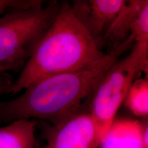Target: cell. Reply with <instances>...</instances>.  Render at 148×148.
<instances>
[{
    "label": "cell",
    "mask_w": 148,
    "mask_h": 148,
    "mask_svg": "<svg viewBox=\"0 0 148 148\" xmlns=\"http://www.w3.org/2000/svg\"><path fill=\"white\" fill-rule=\"evenodd\" d=\"M135 40L130 35L100 60L75 71L42 78L10 100L0 102V123L18 119H45L52 124L81 112L110 66Z\"/></svg>",
    "instance_id": "obj_1"
},
{
    "label": "cell",
    "mask_w": 148,
    "mask_h": 148,
    "mask_svg": "<svg viewBox=\"0 0 148 148\" xmlns=\"http://www.w3.org/2000/svg\"><path fill=\"white\" fill-rule=\"evenodd\" d=\"M105 55L74 14L71 5L62 3L55 21L12 83L8 92L16 95L40 79L81 69Z\"/></svg>",
    "instance_id": "obj_2"
},
{
    "label": "cell",
    "mask_w": 148,
    "mask_h": 148,
    "mask_svg": "<svg viewBox=\"0 0 148 148\" xmlns=\"http://www.w3.org/2000/svg\"><path fill=\"white\" fill-rule=\"evenodd\" d=\"M61 5L42 1L0 15V67L5 71L24 66L60 12Z\"/></svg>",
    "instance_id": "obj_3"
},
{
    "label": "cell",
    "mask_w": 148,
    "mask_h": 148,
    "mask_svg": "<svg viewBox=\"0 0 148 148\" xmlns=\"http://www.w3.org/2000/svg\"><path fill=\"white\" fill-rule=\"evenodd\" d=\"M147 69L148 43L135 42L129 54L114 62L105 74L91 98L89 111L101 139L115 119L133 82L142 72L147 73Z\"/></svg>",
    "instance_id": "obj_4"
},
{
    "label": "cell",
    "mask_w": 148,
    "mask_h": 148,
    "mask_svg": "<svg viewBox=\"0 0 148 148\" xmlns=\"http://www.w3.org/2000/svg\"><path fill=\"white\" fill-rule=\"evenodd\" d=\"M49 148H98L101 136L90 112L74 114L46 130Z\"/></svg>",
    "instance_id": "obj_5"
},
{
    "label": "cell",
    "mask_w": 148,
    "mask_h": 148,
    "mask_svg": "<svg viewBox=\"0 0 148 148\" xmlns=\"http://www.w3.org/2000/svg\"><path fill=\"white\" fill-rule=\"evenodd\" d=\"M125 2V0H78L74 1L71 7L99 47V40Z\"/></svg>",
    "instance_id": "obj_6"
},
{
    "label": "cell",
    "mask_w": 148,
    "mask_h": 148,
    "mask_svg": "<svg viewBox=\"0 0 148 148\" xmlns=\"http://www.w3.org/2000/svg\"><path fill=\"white\" fill-rule=\"evenodd\" d=\"M147 136V122L142 124L136 120L114 119L99 148H143Z\"/></svg>",
    "instance_id": "obj_7"
},
{
    "label": "cell",
    "mask_w": 148,
    "mask_h": 148,
    "mask_svg": "<svg viewBox=\"0 0 148 148\" xmlns=\"http://www.w3.org/2000/svg\"><path fill=\"white\" fill-rule=\"evenodd\" d=\"M147 5V0L126 1L106 29L102 39L112 43L113 48L124 41L130 34L136 18Z\"/></svg>",
    "instance_id": "obj_8"
},
{
    "label": "cell",
    "mask_w": 148,
    "mask_h": 148,
    "mask_svg": "<svg viewBox=\"0 0 148 148\" xmlns=\"http://www.w3.org/2000/svg\"><path fill=\"white\" fill-rule=\"evenodd\" d=\"M36 123L18 119L0 127V148H35Z\"/></svg>",
    "instance_id": "obj_9"
},
{
    "label": "cell",
    "mask_w": 148,
    "mask_h": 148,
    "mask_svg": "<svg viewBox=\"0 0 148 148\" xmlns=\"http://www.w3.org/2000/svg\"><path fill=\"white\" fill-rule=\"evenodd\" d=\"M123 102L126 108L138 117H147L148 114V80L137 78L125 96Z\"/></svg>",
    "instance_id": "obj_10"
},
{
    "label": "cell",
    "mask_w": 148,
    "mask_h": 148,
    "mask_svg": "<svg viewBox=\"0 0 148 148\" xmlns=\"http://www.w3.org/2000/svg\"><path fill=\"white\" fill-rule=\"evenodd\" d=\"M135 42L148 43V5L136 18L130 29V34Z\"/></svg>",
    "instance_id": "obj_11"
},
{
    "label": "cell",
    "mask_w": 148,
    "mask_h": 148,
    "mask_svg": "<svg viewBox=\"0 0 148 148\" xmlns=\"http://www.w3.org/2000/svg\"><path fill=\"white\" fill-rule=\"evenodd\" d=\"M38 0H0V15L5 13L8 10H15L31 6L38 2Z\"/></svg>",
    "instance_id": "obj_12"
},
{
    "label": "cell",
    "mask_w": 148,
    "mask_h": 148,
    "mask_svg": "<svg viewBox=\"0 0 148 148\" xmlns=\"http://www.w3.org/2000/svg\"><path fill=\"white\" fill-rule=\"evenodd\" d=\"M12 82L8 77L2 75V73L0 74V95L5 92H8Z\"/></svg>",
    "instance_id": "obj_13"
},
{
    "label": "cell",
    "mask_w": 148,
    "mask_h": 148,
    "mask_svg": "<svg viewBox=\"0 0 148 148\" xmlns=\"http://www.w3.org/2000/svg\"><path fill=\"white\" fill-rule=\"evenodd\" d=\"M4 72H5V71L3 69H2V68H1L0 67V74H1V73H4Z\"/></svg>",
    "instance_id": "obj_14"
},
{
    "label": "cell",
    "mask_w": 148,
    "mask_h": 148,
    "mask_svg": "<svg viewBox=\"0 0 148 148\" xmlns=\"http://www.w3.org/2000/svg\"><path fill=\"white\" fill-rule=\"evenodd\" d=\"M42 148H49V147H48L47 145H46L45 146H44V147H42Z\"/></svg>",
    "instance_id": "obj_15"
}]
</instances>
